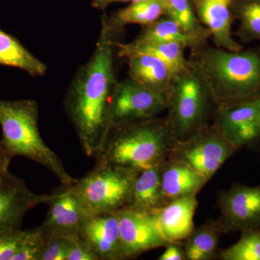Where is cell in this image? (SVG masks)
I'll list each match as a JSON object with an SVG mask.
<instances>
[{"label":"cell","instance_id":"18","mask_svg":"<svg viewBox=\"0 0 260 260\" xmlns=\"http://www.w3.org/2000/svg\"><path fill=\"white\" fill-rule=\"evenodd\" d=\"M190 166L181 160H174L161 171L162 192L165 201L196 195L207 182Z\"/></svg>","mask_w":260,"mask_h":260},{"label":"cell","instance_id":"9","mask_svg":"<svg viewBox=\"0 0 260 260\" xmlns=\"http://www.w3.org/2000/svg\"><path fill=\"white\" fill-rule=\"evenodd\" d=\"M37 194L30 190L21 178L9 171L0 172V231L21 229L25 215L32 208L55 197Z\"/></svg>","mask_w":260,"mask_h":260},{"label":"cell","instance_id":"14","mask_svg":"<svg viewBox=\"0 0 260 260\" xmlns=\"http://www.w3.org/2000/svg\"><path fill=\"white\" fill-rule=\"evenodd\" d=\"M196 195L172 200L153 213L160 235L168 244L187 239L194 229Z\"/></svg>","mask_w":260,"mask_h":260},{"label":"cell","instance_id":"13","mask_svg":"<svg viewBox=\"0 0 260 260\" xmlns=\"http://www.w3.org/2000/svg\"><path fill=\"white\" fill-rule=\"evenodd\" d=\"M49 210L44 223L40 225L47 234L62 237L79 234L90 215L72 190L71 186L63 185L48 202Z\"/></svg>","mask_w":260,"mask_h":260},{"label":"cell","instance_id":"16","mask_svg":"<svg viewBox=\"0 0 260 260\" xmlns=\"http://www.w3.org/2000/svg\"><path fill=\"white\" fill-rule=\"evenodd\" d=\"M79 235L88 243L99 260L121 259L117 213L90 217L80 229Z\"/></svg>","mask_w":260,"mask_h":260},{"label":"cell","instance_id":"10","mask_svg":"<svg viewBox=\"0 0 260 260\" xmlns=\"http://www.w3.org/2000/svg\"><path fill=\"white\" fill-rule=\"evenodd\" d=\"M116 213L121 259L136 257L145 251L169 244L159 232L153 212L126 208Z\"/></svg>","mask_w":260,"mask_h":260},{"label":"cell","instance_id":"12","mask_svg":"<svg viewBox=\"0 0 260 260\" xmlns=\"http://www.w3.org/2000/svg\"><path fill=\"white\" fill-rule=\"evenodd\" d=\"M220 205L225 229H260V186L236 184L222 194Z\"/></svg>","mask_w":260,"mask_h":260},{"label":"cell","instance_id":"15","mask_svg":"<svg viewBox=\"0 0 260 260\" xmlns=\"http://www.w3.org/2000/svg\"><path fill=\"white\" fill-rule=\"evenodd\" d=\"M200 21L204 24L218 48L237 51L242 46L232 37L235 0H194Z\"/></svg>","mask_w":260,"mask_h":260},{"label":"cell","instance_id":"11","mask_svg":"<svg viewBox=\"0 0 260 260\" xmlns=\"http://www.w3.org/2000/svg\"><path fill=\"white\" fill-rule=\"evenodd\" d=\"M216 129L237 149L255 141L260 135V98L219 108Z\"/></svg>","mask_w":260,"mask_h":260},{"label":"cell","instance_id":"3","mask_svg":"<svg viewBox=\"0 0 260 260\" xmlns=\"http://www.w3.org/2000/svg\"><path fill=\"white\" fill-rule=\"evenodd\" d=\"M39 116L35 100H0L2 144L10 158L22 156L37 162L50 171L62 185H72L76 179L67 172L61 159L42 139Z\"/></svg>","mask_w":260,"mask_h":260},{"label":"cell","instance_id":"32","mask_svg":"<svg viewBox=\"0 0 260 260\" xmlns=\"http://www.w3.org/2000/svg\"><path fill=\"white\" fill-rule=\"evenodd\" d=\"M186 259L185 254L174 243L169 244L164 252L160 255V260H182Z\"/></svg>","mask_w":260,"mask_h":260},{"label":"cell","instance_id":"34","mask_svg":"<svg viewBox=\"0 0 260 260\" xmlns=\"http://www.w3.org/2000/svg\"><path fill=\"white\" fill-rule=\"evenodd\" d=\"M116 2H132V0H92L91 7L96 10H104L109 6V5Z\"/></svg>","mask_w":260,"mask_h":260},{"label":"cell","instance_id":"35","mask_svg":"<svg viewBox=\"0 0 260 260\" xmlns=\"http://www.w3.org/2000/svg\"><path fill=\"white\" fill-rule=\"evenodd\" d=\"M144 1V0H132L131 3H135V2Z\"/></svg>","mask_w":260,"mask_h":260},{"label":"cell","instance_id":"22","mask_svg":"<svg viewBox=\"0 0 260 260\" xmlns=\"http://www.w3.org/2000/svg\"><path fill=\"white\" fill-rule=\"evenodd\" d=\"M0 65L18 68L34 77L43 76L47 71V65L32 54L15 37L2 30Z\"/></svg>","mask_w":260,"mask_h":260},{"label":"cell","instance_id":"33","mask_svg":"<svg viewBox=\"0 0 260 260\" xmlns=\"http://www.w3.org/2000/svg\"><path fill=\"white\" fill-rule=\"evenodd\" d=\"M12 159L10 158L0 140V172L9 171V167Z\"/></svg>","mask_w":260,"mask_h":260},{"label":"cell","instance_id":"30","mask_svg":"<svg viewBox=\"0 0 260 260\" xmlns=\"http://www.w3.org/2000/svg\"><path fill=\"white\" fill-rule=\"evenodd\" d=\"M46 236L41 260H66L68 249V237L56 234H46Z\"/></svg>","mask_w":260,"mask_h":260},{"label":"cell","instance_id":"17","mask_svg":"<svg viewBox=\"0 0 260 260\" xmlns=\"http://www.w3.org/2000/svg\"><path fill=\"white\" fill-rule=\"evenodd\" d=\"M126 59L130 78L169 96L176 76L169 65L148 54H135Z\"/></svg>","mask_w":260,"mask_h":260},{"label":"cell","instance_id":"26","mask_svg":"<svg viewBox=\"0 0 260 260\" xmlns=\"http://www.w3.org/2000/svg\"><path fill=\"white\" fill-rule=\"evenodd\" d=\"M234 14L240 20L237 35L242 42L260 40V0H242L234 5Z\"/></svg>","mask_w":260,"mask_h":260},{"label":"cell","instance_id":"20","mask_svg":"<svg viewBox=\"0 0 260 260\" xmlns=\"http://www.w3.org/2000/svg\"><path fill=\"white\" fill-rule=\"evenodd\" d=\"M119 56L127 58L135 54H148L158 58L169 65L176 75L189 68V62L184 57V47L176 42H140L133 41L129 44L115 43Z\"/></svg>","mask_w":260,"mask_h":260},{"label":"cell","instance_id":"23","mask_svg":"<svg viewBox=\"0 0 260 260\" xmlns=\"http://www.w3.org/2000/svg\"><path fill=\"white\" fill-rule=\"evenodd\" d=\"M140 42H176L185 47H201L205 41L186 32L171 18H160L145 26L135 39Z\"/></svg>","mask_w":260,"mask_h":260},{"label":"cell","instance_id":"31","mask_svg":"<svg viewBox=\"0 0 260 260\" xmlns=\"http://www.w3.org/2000/svg\"><path fill=\"white\" fill-rule=\"evenodd\" d=\"M68 239V249L66 260H99L88 243L79 234L70 236Z\"/></svg>","mask_w":260,"mask_h":260},{"label":"cell","instance_id":"29","mask_svg":"<svg viewBox=\"0 0 260 260\" xmlns=\"http://www.w3.org/2000/svg\"><path fill=\"white\" fill-rule=\"evenodd\" d=\"M25 233L21 229L0 231V260H14Z\"/></svg>","mask_w":260,"mask_h":260},{"label":"cell","instance_id":"8","mask_svg":"<svg viewBox=\"0 0 260 260\" xmlns=\"http://www.w3.org/2000/svg\"><path fill=\"white\" fill-rule=\"evenodd\" d=\"M237 150L218 129L208 130L200 132L181 145L179 160L208 181Z\"/></svg>","mask_w":260,"mask_h":260},{"label":"cell","instance_id":"5","mask_svg":"<svg viewBox=\"0 0 260 260\" xmlns=\"http://www.w3.org/2000/svg\"><path fill=\"white\" fill-rule=\"evenodd\" d=\"M137 172L95 164L70 186L90 216L116 213L129 205Z\"/></svg>","mask_w":260,"mask_h":260},{"label":"cell","instance_id":"1","mask_svg":"<svg viewBox=\"0 0 260 260\" xmlns=\"http://www.w3.org/2000/svg\"><path fill=\"white\" fill-rule=\"evenodd\" d=\"M115 34L102 22L95 50L77 71L64 97L65 112L89 158H95L110 128L111 102L116 83Z\"/></svg>","mask_w":260,"mask_h":260},{"label":"cell","instance_id":"19","mask_svg":"<svg viewBox=\"0 0 260 260\" xmlns=\"http://www.w3.org/2000/svg\"><path fill=\"white\" fill-rule=\"evenodd\" d=\"M160 165L138 171L132 188L131 198L126 208L153 212L164 205Z\"/></svg>","mask_w":260,"mask_h":260},{"label":"cell","instance_id":"25","mask_svg":"<svg viewBox=\"0 0 260 260\" xmlns=\"http://www.w3.org/2000/svg\"><path fill=\"white\" fill-rule=\"evenodd\" d=\"M164 3L165 14L186 32L204 41L210 37L209 30L200 23L189 0H164Z\"/></svg>","mask_w":260,"mask_h":260},{"label":"cell","instance_id":"6","mask_svg":"<svg viewBox=\"0 0 260 260\" xmlns=\"http://www.w3.org/2000/svg\"><path fill=\"white\" fill-rule=\"evenodd\" d=\"M208 95L205 83L190 67L176 75L168 96L169 126L176 134L185 136L198 127L203 121Z\"/></svg>","mask_w":260,"mask_h":260},{"label":"cell","instance_id":"28","mask_svg":"<svg viewBox=\"0 0 260 260\" xmlns=\"http://www.w3.org/2000/svg\"><path fill=\"white\" fill-rule=\"evenodd\" d=\"M46 237L41 226L25 230L21 246L14 260H41Z\"/></svg>","mask_w":260,"mask_h":260},{"label":"cell","instance_id":"2","mask_svg":"<svg viewBox=\"0 0 260 260\" xmlns=\"http://www.w3.org/2000/svg\"><path fill=\"white\" fill-rule=\"evenodd\" d=\"M200 47L188 62L219 108L260 98V51Z\"/></svg>","mask_w":260,"mask_h":260},{"label":"cell","instance_id":"24","mask_svg":"<svg viewBox=\"0 0 260 260\" xmlns=\"http://www.w3.org/2000/svg\"><path fill=\"white\" fill-rule=\"evenodd\" d=\"M219 239V229L214 224H206L193 231L186 244V259L208 260L216 251Z\"/></svg>","mask_w":260,"mask_h":260},{"label":"cell","instance_id":"27","mask_svg":"<svg viewBox=\"0 0 260 260\" xmlns=\"http://www.w3.org/2000/svg\"><path fill=\"white\" fill-rule=\"evenodd\" d=\"M235 244L221 251L225 260H260V229L242 231Z\"/></svg>","mask_w":260,"mask_h":260},{"label":"cell","instance_id":"21","mask_svg":"<svg viewBox=\"0 0 260 260\" xmlns=\"http://www.w3.org/2000/svg\"><path fill=\"white\" fill-rule=\"evenodd\" d=\"M164 14V0H144L132 3L129 6L114 13L110 18L104 16L102 20L107 26L116 31L129 24L148 26Z\"/></svg>","mask_w":260,"mask_h":260},{"label":"cell","instance_id":"4","mask_svg":"<svg viewBox=\"0 0 260 260\" xmlns=\"http://www.w3.org/2000/svg\"><path fill=\"white\" fill-rule=\"evenodd\" d=\"M166 132L152 119L111 126L95 164L143 170L160 165Z\"/></svg>","mask_w":260,"mask_h":260},{"label":"cell","instance_id":"7","mask_svg":"<svg viewBox=\"0 0 260 260\" xmlns=\"http://www.w3.org/2000/svg\"><path fill=\"white\" fill-rule=\"evenodd\" d=\"M168 105L164 94L128 78L116 82L110 109V126L153 119Z\"/></svg>","mask_w":260,"mask_h":260}]
</instances>
